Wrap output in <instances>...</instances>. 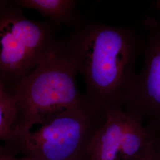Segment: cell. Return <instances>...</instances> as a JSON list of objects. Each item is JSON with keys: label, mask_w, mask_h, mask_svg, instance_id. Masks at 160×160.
Returning <instances> with one entry per match:
<instances>
[{"label": "cell", "mask_w": 160, "mask_h": 160, "mask_svg": "<svg viewBox=\"0 0 160 160\" xmlns=\"http://www.w3.org/2000/svg\"><path fill=\"white\" fill-rule=\"evenodd\" d=\"M142 28L115 26L84 18L61 48L86 85V98L99 112L125 108L136 95L138 60L142 56Z\"/></svg>", "instance_id": "1"}, {"label": "cell", "mask_w": 160, "mask_h": 160, "mask_svg": "<svg viewBox=\"0 0 160 160\" xmlns=\"http://www.w3.org/2000/svg\"><path fill=\"white\" fill-rule=\"evenodd\" d=\"M77 74L74 64L60 46L30 74L6 83L17 98L18 117L14 142L47 116L87 100L77 86Z\"/></svg>", "instance_id": "2"}, {"label": "cell", "mask_w": 160, "mask_h": 160, "mask_svg": "<svg viewBox=\"0 0 160 160\" xmlns=\"http://www.w3.org/2000/svg\"><path fill=\"white\" fill-rule=\"evenodd\" d=\"M105 114L87 100L35 123L17 145L36 160H90L92 139Z\"/></svg>", "instance_id": "3"}, {"label": "cell", "mask_w": 160, "mask_h": 160, "mask_svg": "<svg viewBox=\"0 0 160 160\" xmlns=\"http://www.w3.org/2000/svg\"><path fill=\"white\" fill-rule=\"evenodd\" d=\"M14 1L0 3V81L10 84L30 74L59 49V26L26 18Z\"/></svg>", "instance_id": "4"}, {"label": "cell", "mask_w": 160, "mask_h": 160, "mask_svg": "<svg viewBox=\"0 0 160 160\" xmlns=\"http://www.w3.org/2000/svg\"><path fill=\"white\" fill-rule=\"evenodd\" d=\"M142 28L144 43L137 92L125 109L145 123L160 118V18L147 16Z\"/></svg>", "instance_id": "5"}, {"label": "cell", "mask_w": 160, "mask_h": 160, "mask_svg": "<svg viewBox=\"0 0 160 160\" xmlns=\"http://www.w3.org/2000/svg\"><path fill=\"white\" fill-rule=\"evenodd\" d=\"M125 108L108 111L92 141L90 160H120L122 139L126 119Z\"/></svg>", "instance_id": "6"}, {"label": "cell", "mask_w": 160, "mask_h": 160, "mask_svg": "<svg viewBox=\"0 0 160 160\" xmlns=\"http://www.w3.org/2000/svg\"><path fill=\"white\" fill-rule=\"evenodd\" d=\"M120 160H160V154L147 131L143 120L128 110L120 146Z\"/></svg>", "instance_id": "7"}, {"label": "cell", "mask_w": 160, "mask_h": 160, "mask_svg": "<svg viewBox=\"0 0 160 160\" xmlns=\"http://www.w3.org/2000/svg\"><path fill=\"white\" fill-rule=\"evenodd\" d=\"M22 8L34 9L47 20L60 26L74 29L83 22L84 18L75 0H17L14 1Z\"/></svg>", "instance_id": "8"}, {"label": "cell", "mask_w": 160, "mask_h": 160, "mask_svg": "<svg viewBox=\"0 0 160 160\" xmlns=\"http://www.w3.org/2000/svg\"><path fill=\"white\" fill-rule=\"evenodd\" d=\"M18 117L17 98L9 87L0 81V139L14 143Z\"/></svg>", "instance_id": "9"}, {"label": "cell", "mask_w": 160, "mask_h": 160, "mask_svg": "<svg viewBox=\"0 0 160 160\" xmlns=\"http://www.w3.org/2000/svg\"><path fill=\"white\" fill-rule=\"evenodd\" d=\"M144 124L147 131L160 154V118L148 120Z\"/></svg>", "instance_id": "10"}, {"label": "cell", "mask_w": 160, "mask_h": 160, "mask_svg": "<svg viewBox=\"0 0 160 160\" xmlns=\"http://www.w3.org/2000/svg\"><path fill=\"white\" fill-rule=\"evenodd\" d=\"M0 160H36L29 155H24L22 157H17L14 154L12 149L1 147Z\"/></svg>", "instance_id": "11"}, {"label": "cell", "mask_w": 160, "mask_h": 160, "mask_svg": "<svg viewBox=\"0 0 160 160\" xmlns=\"http://www.w3.org/2000/svg\"><path fill=\"white\" fill-rule=\"evenodd\" d=\"M155 8H156L157 12H158V17H157L160 18V1H158V2H156V3H155Z\"/></svg>", "instance_id": "12"}]
</instances>
